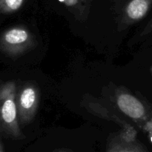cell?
<instances>
[{
    "label": "cell",
    "mask_w": 152,
    "mask_h": 152,
    "mask_svg": "<svg viewBox=\"0 0 152 152\" xmlns=\"http://www.w3.org/2000/svg\"><path fill=\"white\" fill-rule=\"evenodd\" d=\"M16 86L7 83L0 88V128L14 138H19L21 132L17 121Z\"/></svg>",
    "instance_id": "1"
},
{
    "label": "cell",
    "mask_w": 152,
    "mask_h": 152,
    "mask_svg": "<svg viewBox=\"0 0 152 152\" xmlns=\"http://www.w3.org/2000/svg\"><path fill=\"white\" fill-rule=\"evenodd\" d=\"M29 38V33L24 28H11L2 34L0 39V45L3 50L15 53L28 42Z\"/></svg>",
    "instance_id": "2"
},
{
    "label": "cell",
    "mask_w": 152,
    "mask_h": 152,
    "mask_svg": "<svg viewBox=\"0 0 152 152\" xmlns=\"http://www.w3.org/2000/svg\"><path fill=\"white\" fill-rule=\"evenodd\" d=\"M37 92L32 86L24 88L19 94L18 105L22 121L29 118L35 111L37 103Z\"/></svg>",
    "instance_id": "3"
},
{
    "label": "cell",
    "mask_w": 152,
    "mask_h": 152,
    "mask_svg": "<svg viewBox=\"0 0 152 152\" xmlns=\"http://www.w3.org/2000/svg\"><path fill=\"white\" fill-rule=\"evenodd\" d=\"M117 105L124 114L133 119H140L145 115L143 105L129 94H122L117 98Z\"/></svg>",
    "instance_id": "4"
},
{
    "label": "cell",
    "mask_w": 152,
    "mask_h": 152,
    "mask_svg": "<svg viewBox=\"0 0 152 152\" xmlns=\"http://www.w3.org/2000/svg\"><path fill=\"white\" fill-rule=\"evenodd\" d=\"M107 152H146L141 147L129 142H120L110 146Z\"/></svg>",
    "instance_id": "5"
},
{
    "label": "cell",
    "mask_w": 152,
    "mask_h": 152,
    "mask_svg": "<svg viewBox=\"0 0 152 152\" xmlns=\"http://www.w3.org/2000/svg\"><path fill=\"white\" fill-rule=\"evenodd\" d=\"M25 0H0V15L13 13L19 10Z\"/></svg>",
    "instance_id": "6"
},
{
    "label": "cell",
    "mask_w": 152,
    "mask_h": 152,
    "mask_svg": "<svg viewBox=\"0 0 152 152\" xmlns=\"http://www.w3.org/2000/svg\"><path fill=\"white\" fill-rule=\"evenodd\" d=\"M81 1L82 0H59V1L63 3L68 7H76L80 4ZM83 1H85V0H83Z\"/></svg>",
    "instance_id": "7"
},
{
    "label": "cell",
    "mask_w": 152,
    "mask_h": 152,
    "mask_svg": "<svg viewBox=\"0 0 152 152\" xmlns=\"http://www.w3.org/2000/svg\"><path fill=\"white\" fill-rule=\"evenodd\" d=\"M52 152H72L71 151H68L66 149H59V150H56L54 151H52Z\"/></svg>",
    "instance_id": "8"
},
{
    "label": "cell",
    "mask_w": 152,
    "mask_h": 152,
    "mask_svg": "<svg viewBox=\"0 0 152 152\" xmlns=\"http://www.w3.org/2000/svg\"><path fill=\"white\" fill-rule=\"evenodd\" d=\"M0 152H4V148H3V146H2V144H1V142H0Z\"/></svg>",
    "instance_id": "9"
},
{
    "label": "cell",
    "mask_w": 152,
    "mask_h": 152,
    "mask_svg": "<svg viewBox=\"0 0 152 152\" xmlns=\"http://www.w3.org/2000/svg\"><path fill=\"white\" fill-rule=\"evenodd\" d=\"M151 140H152V139H151Z\"/></svg>",
    "instance_id": "10"
}]
</instances>
